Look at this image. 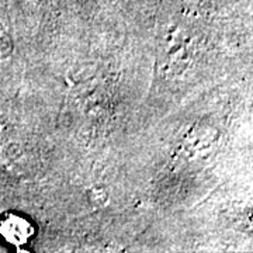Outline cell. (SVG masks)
<instances>
[{
  "instance_id": "6da1fadb",
  "label": "cell",
  "mask_w": 253,
  "mask_h": 253,
  "mask_svg": "<svg viewBox=\"0 0 253 253\" xmlns=\"http://www.w3.org/2000/svg\"><path fill=\"white\" fill-rule=\"evenodd\" d=\"M1 232L10 242L21 244L30 235V228H28V224H26L23 219H20L17 217H10L3 222Z\"/></svg>"
}]
</instances>
